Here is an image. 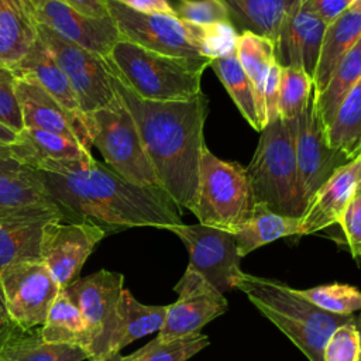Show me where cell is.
Segmentation results:
<instances>
[{
	"label": "cell",
	"instance_id": "cell-1",
	"mask_svg": "<svg viewBox=\"0 0 361 361\" xmlns=\"http://www.w3.org/2000/svg\"><path fill=\"white\" fill-rule=\"evenodd\" d=\"M65 221H90L106 234L182 224L180 207L159 186L137 185L96 161H41L32 168Z\"/></svg>",
	"mask_w": 361,
	"mask_h": 361
},
{
	"label": "cell",
	"instance_id": "cell-2",
	"mask_svg": "<svg viewBox=\"0 0 361 361\" xmlns=\"http://www.w3.org/2000/svg\"><path fill=\"white\" fill-rule=\"evenodd\" d=\"M114 87L131 113L159 186L183 209L192 212L203 149V127L209 99L200 92L188 100L154 102L137 96L114 72L107 58Z\"/></svg>",
	"mask_w": 361,
	"mask_h": 361
},
{
	"label": "cell",
	"instance_id": "cell-3",
	"mask_svg": "<svg viewBox=\"0 0 361 361\" xmlns=\"http://www.w3.org/2000/svg\"><path fill=\"white\" fill-rule=\"evenodd\" d=\"M269 319L309 361H324L323 350L331 333L341 324L355 322L353 314H334L307 300L300 290L279 281L243 272L235 286Z\"/></svg>",
	"mask_w": 361,
	"mask_h": 361
},
{
	"label": "cell",
	"instance_id": "cell-4",
	"mask_svg": "<svg viewBox=\"0 0 361 361\" xmlns=\"http://www.w3.org/2000/svg\"><path fill=\"white\" fill-rule=\"evenodd\" d=\"M118 78L141 99L188 100L202 92L203 71L212 58H179L118 39L107 56Z\"/></svg>",
	"mask_w": 361,
	"mask_h": 361
},
{
	"label": "cell",
	"instance_id": "cell-5",
	"mask_svg": "<svg viewBox=\"0 0 361 361\" xmlns=\"http://www.w3.org/2000/svg\"><path fill=\"white\" fill-rule=\"evenodd\" d=\"M245 171L254 204L261 203L278 214L302 219L306 204L298 180L290 120L278 118L262 128Z\"/></svg>",
	"mask_w": 361,
	"mask_h": 361
},
{
	"label": "cell",
	"instance_id": "cell-6",
	"mask_svg": "<svg viewBox=\"0 0 361 361\" xmlns=\"http://www.w3.org/2000/svg\"><path fill=\"white\" fill-rule=\"evenodd\" d=\"M254 199L245 168L217 158L206 147L192 213L200 224L234 233L252 213Z\"/></svg>",
	"mask_w": 361,
	"mask_h": 361
},
{
	"label": "cell",
	"instance_id": "cell-7",
	"mask_svg": "<svg viewBox=\"0 0 361 361\" xmlns=\"http://www.w3.org/2000/svg\"><path fill=\"white\" fill-rule=\"evenodd\" d=\"M83 124L92 147L110 169L133 183L159 186L137 124L120 96L111 106L83 114Z\"/></svg>",
	"mask_w": 361,
	"mask_h": 361
},
{
	"label": "cell",
	"instance_id": "cell-8",
	"mask_svg": "<svg viewBox=\"0 0 361 361\" xmlns=\"http://www.w3.org/2000/svg\"><path fill=\"white\" fill-rule=\"evenodd\" d=\"M104 3L117 25L120 39L169 56H206V25L188 23L161 13H140L114 0H104Z\"/></svg>",
	"mask_w": 361,
	"mask_h": 361
},
{
	"label": "cell",
	"instance_id": "cell-9",
	"mask_svg": "<svg viewBox=\"0 0 361 361\" xmlns=\"http://www.w3.org/2000/svg\"><path fill=\"white\" fill-rule=\"evenodd\" d=\"M124 276L120 272L100 269L78 278L65 292L78 306L89 333L87 361L102 360L114 354L118 330V303Z\"/></svg>",
	"mask_w": 361,
	"mask_h": 361
},
{
	"label": "cell",
	"instance_id": "cell-10",
	"mask_svg": "<svg viewBox=\"0 0 361 361\" xmlns=\"http://www.w3.org/2000/svg\"><path fill=\"white\" fill-rule=\"evenodd\" d=\"M37 31L66 75L83 114L118 100L107 58L59 37L48 27L37 25Z\"/></svg>",
	"mask_w": 361,
	"mask_h": 361
},
{
	"label": "cell",
	"instance_id": "cell-11",
	"mask_svg": "<svg viewBox=\"0 0 361 361\" xmlns=\"http://www.w3.org/2000/svg\"><path fill=\"white\" fill-rule=\"evenodd\" d=\"M62 289L41 261L10 265L0 272V296L10 323L21 330L41 327Z\"/></svg>",
	"mask_w": 361,
	"mask_h": 361
},
{
	"label": "cell",
	"instance_id": "cell-12",
	"mask_svg": "<svg viewBox=\"0 0 361 361\" xmlns=\"http://www.w3.org/2000/svg\"><path fill=\"white\" fill-rule=\"evenodd\" d=\"M176 234L189 251L186 268L199 272L219 292L235 286L241 257L237 251L235 237L231 231L204 224H178L168 228Z\"/></svg>",
	"mask_w": 361,
	"mask_h": 361
},
{
	"label": "cell",
	"instance_id": "cell-13",
	"mask_svg": "<svg viewBox=\"0 0 361 361\" xmlns=\"http://www.w3.org/2000/svg\"><path fill=\"white\" fill-rule=\"evenodd\" d=\"M292 121L298 180L302 199L307 207L314 193L331 175L351 159L327 144L324 128L317 117L313 94L306 109Z\"/></svg>",
	"mask_w": 361,
	"mask_h": 361
},
{
	"label": "cell",
	"instance_id": "cell-14",
	"mask_svg": "<svg viewBox=\"0 0 361 361\" xmlns=\"http://www.w3.org/2000/svg\"><path fill=\"white\" fill-rule=\"evenodd\" d=\"M104 237L106 231L90 221L52 220L42 235L41 262L65 289L79 278L83 264Z\"/></svg>",
	"mask_w": 361,
	"mask_h": 361
},
{
	"label": "cell",
	"instance_id": "cell-15",
	"mask_svg": "<svg viewBox=\"0 0 361 361\" xmlns=\"http://www.w3.org/2000/svg\"><path fill=\"white\" fill-rule=\"evenodd\" d=\"M178 300L166 306V316L158 331L159 340H173L200 333V329L223 314L228 303L221 292L199 272L186 268L173 286Z\"/></svg>",
	"mask_w": 361,
	"mask_h": 361
},
{
	"label": "cell",
	"instance_id": "cell-16",
	"mask_svg": "<svg viewBox=\"0 0 361 361\" xmlns=\"http://www.w3.org/2000/svg\"><path fill=\"white\" fill-rule=\"evenodd\" d=\"M37 25H44L59 37L107 58L120 39L111 17H86L63 0H27Z\"/></svg>",
	"mask_w": 361,
	"mask_h": 361
},
{
	"label": "cell",
	"instance_id": "cell-17",
	"mask_svg": "<svg viewBox=\"0 0 361 361\" xmlns=\"http://www.w3.org/2000/svg\"><path fill=\"white\" fill-rule=\"evenodd\" d=\"M62 213L55 203L34 204L0 216V272L14 264L41 261L45 227Z\"/></svg>",
	"mask_w": 361,
	"mask_h": 361
},
{
	"label": "cell",
	"instance_id": "cell-18",
	"mask_svg": "<svg viewBox=\"0 0 361 361\" xmlns=\"http://www.w3.org/2000/svg\"><path fill=\"white\" fill-rule=\"evenodd\" d=\"M327 25L307 7V0H295L285 14L275 42L279 66L298 65L313 79Z\"/></svg>",
	"mask_w": 361,
	"mask_h": 361
},
{
	"label": "cell",
	"instance_id": "cell-19",
	"mask_svg": "<svg viewBox=\"0 0 361 361\" xmlns=\"http://www.w3.org/2000/svg\"><path fill=\"white\" fill-rule=\"evenodd\" d=\"M16 72V71H14ZM16 93L24 128H37L65 135L92 149L83 118L73 117L31 75L16 72Z\"/></svg>",
	"mask_w": 361,
	"mask_h": 361
},
{
	"label": "cell",
	"instance_id": "cell-20",
	"mask_svg": "<svg viewBox=\"0 0 361 361\" xmlns=\"http://www.w3.org/2000/svg\"><path fill=\"white\" fill-rule=\"evenodd\" d=\"M361 154L337 169L310 199L300 219V235L338 224L360 179Z\"/></svg>",
	"mask_w": 361,
	"mask_h": 361
},
{
	"label": "cell",
	"instance_id": "cell-21",
	"mask_svg": "<svg viewBox=\"0 0 361 361\" xmlns=\"http://www.w3.org/2000/svg\"><path fill=\"white\" fill-rule=\"evenodd\" d=\"M361 38V0H357L338 18L327 25L312 79L313 96L327 85L333 71Z\"/></svg>",
	"mask_w": 361,
	"mask_h": 361
},
{
	"label": "cell",
	"instance_id": "cell-22",
	"mask_svg": "<svg viewBox=\"0 0 361 361\" xmlns=\"http://www.w3.org/2000/svg\"><path fill=\"white\" fill-rule=\"evenodd\" d=\"M10 148L13 157L31 169L47 159L87 161L93 158L90 149L79 141L37 128H23Z\"/></svg>",
	"mask_w": 361,
	"mask_h": 361
},
{
	"label": "cell",
	"instance_id": "cell-23",
	"mask_svg": "<svg viewBox=\"0 0 361 361\" xmlns=\"http://www.w3.org/2000/svg\"><path fill=\"white\" fill-rule=\"evenodd\" d=\"M38 37L27 0H0V63L17 68Z\"/></svg>",
	"mask_w": 361,
	"mask_h": 361
},
{
	"label": "cell",
	"instance_id": "cell-24",
	"mask_svg": "<svg viewBox=\"0 0 361 361\" xmlns=\"http://www.w3.org/2000/svg\"><path fill=\"white\" fill-rule=\"evenodd\" d=\"M227 10L228 21L240 34L252 32L268 38L274 47L285 14L295 0H219Z\"/></svg>",
	"mask_w": 361,
	"mask_h": 361
},
{
	"label": "cell",
	"instance_id": "cell-25",
	"mask_svg": "<svg viewBox=\"0 0 361 361\" xmlns=\"http://www.w3.org/2000/svg\"><path fill=\"white\" fill-rule=\"evenodd\" d=\"M14 71L31 75L54 99L62 104L66 111L76 118H83V113L80 111L78 99L66 75L39 37H37L31 49L23 58L18 66L14 68Z\"/></svg>",
	"mask_w": 361,
	"mask_h": 361
},
{
	"label": "cell",
	"instance_id": "cell-26",
	"mask_svg": "<svg viewBox=\"0 0 361 361\" xmlns=\"http://www.w3.org/2000/svg\"><path fill=\"white\" fill-rule=\"evenodd\" d=\"M87 353L75 345L47 343L34 330H21L10 326L0 341V361H85Z\"/></svg>",
	"mask_w": 361,
	"mask_h": 361
},
{
	"label": "cell",
	"instance_id": "cell-27",
	"mask_svg": "<svg viewBox=\"0 0 361 361\" xmlns=\"http://www.w3.org/2000/svg\"><path fill=\"white\" fill-rule=\"evenodd\" d=\"M240 257L282 237L300 235V219L288 217L255 203L251 216L233 233Z\"/></svg>",
	"mask_w": 361,
	"mask_h": 361
},
{
	"label": "cell",
	"instance_id": "cell-28",
	"mask_svg": "<svg viewBox=\"0 0 361 361\" xmlns=\"http://www.w3.org/2000/svg\"><path fill=\"white\" fill-rule=\"evenodd\" d=\"M41 337L51 344H68L89 350V333L78 306L62 289L52 302L44 323L39 327ZM89 360V358H87Z\"/></svg>",
	"mask_w": 361,
	"mask_h": 361
},
{
	"label": "cell",
	"instance_id": "cell-29",
	"mask_svg": "<svg viewBox=\"0 0 361 361\" xmlns=\"http://www.w3.org/2000/svg\"><path fill=\"white\" fill-rule=\"evenodd\" d=\"M235 52L240 65L252 85L258 117L264 128L267 126L264 89L269 68L275 61L274 44L268 38L255 35L252 32H243L237 38Z\"/></svg>",
	"mask_w": 361,
	"mask_h": 361
},
{
	"label": "cell",
	"instance_id": "cell-30",
	"mask_svg": "<svg viewBox=\"0 0 361 361\" xmlns=\"http://www.w3.org/2000/svg\"><path fill=\"white\" fill-rule=\"evenodd\" d=\"M168 305H144L128 289H123L118 303V330L114 353H120L130 343L159 331L165 322Z\"/></svg>",
	"mask_w": 361,
	"mask_h": 361
},
{
	"label": "cell",
	"instance_id": "cell-31",
	"mask_svg": "<svg viewBox=\"0 0 361 361\" xmlns=\"http://www.w3.org/2000/svg\"><path fill=\"white\" fill-rule=\"evenodd\" d=\"M361 79V38L345 54L333 71L324 89L313 96V104L317 117L326 131L330 126L338 106Z\"/></svg>",
	"mask_w": 361,
	"mask_h": 361
},
{
	"label": "cell",
	"instance_id": "cell-32",
	"mask_svg": "<svg viewBox=\"0 0 361 361\" xmlns=\"http://www.w3.org/2000/svg\"><path fill=\"white\" fill-rule=\"evenodd\" d=\"M324 134L327 144L350 159L361 154V79L341 102Z\"/></svg>",
	"mask_w": 361,
	"mask_h": 361
},
{
	"label": "cell",
	"instance_id": "cell-33",
	"mask_svg": "<svg viewBox=\"0 0 361 361\" xmlns=\"http://www.w3.org/2000/svg\"><path fill=\"white\" fill-rule=\"evenodd\" d=\"M210 68L214 71L216 76L228 92L241 116L254 130L261 133L262 124L257 111L254 89L247 73L238 62L237 52L234 51L228 55L213 58L210 62Z\"/></svg>",
	"mask_w": 361,
	"mask_h": 361
},
{
	"label": "cell",
	"instance_id": "cell-34",
	"mask_svg": "<svg viewBox=\"0 0 361 361\" xmlns=\"http://www.w3.org/2000/svg\"><path fill=\"white\" fill-rule=\"evenodd\" d=\"M42 203L54 202L34 169L0 175V216Z\"/></svg>",
	"mask_w": 361,
	"mask_h": 361
},
{
	"label": "cell",
	"instance_id": "cell-35",
	"mask_svg": "<svg viewBox=\"0 0 361 361\" xmlns=\"http://www.w3.org/2000/svg\"><path fill=\"white\" fill-rule=\"evenodd\" d=\"M207 345L209 337L202 333L173 340H159L155 337L137 351L123 355L121 361H188Z\"/></svg>",
	"mask_w": 361,
	"mask_h": 361
},
{
	"label": "cell",
	"instance_id": "cell-36",
	"mask_svg": "<svg viewBox=\"0 0 361 361\" xmlns=\"http://www.w3.org/2000/svg\"><path fill=\"white\" fill-rule=\"evenodd\" d=\"M313 94L312 78L302 66H281L278 111L282 120L296 118Z\"/></svg>",
	"mask_w": 361,
	"mask_h": 361
},
{
	"label": "cell",
	"instance_id": "cell-37",
	"mask_svg": "<svg viewBox=\"0 0 361 361\" xmlns=\"http://www.w3.org/2000/svg\"><path fill=\"white\" fill-rule=\"evenodd\" d=\"M300 293L324 312L334 314H353L361 310V290L345 283L320 285Z\"/></svg>",
	"mask_w": 361,
	"mask_h": 361
},
{
	"label": "cell",
	"instance_id": "cell-38",
	"mask_svg": "<svg viewBox=\"0 0 361 361\" xmlns=\"http://www.w3.org/2000/svg\"><path fill=\"white\" fill-rule=\"evenodd\" d=\"M173 16L179 20L199 24H226L228 14L219 0H169Z\"/></svg>",
	"mask_w": 361,
	"mask_h": 361
},
{
	"label": "cell",
	"instance_id": "cell-39",
	"mask_svg": "<svg viewBox=\"0 0 361 361\" xmlns=\"http://www.w3.org/2000/svg\"><path fill=\"white\" fill-rule=\"evenodd\" d=\"M357 322L338 326L329 337L324 350V361H358L361 357V337Z\"/></svg>",
	"mask_w": 361,
	"mask_h": 361
},
{
	"label": "cell",
	"instance_id": "cell-40",
	"mask_svg": "<svg viewBox=\"0 0 361 361\" xmlns=\"http://www.w3.org/2000/svg\"><path fill=\"white\" fill-rule=\"evenodd\" d=\"M14 69L0 63V123L17 134L24 128L20 103L16 93Z\"/></svg>",
	"mask_w": 361,
	"mask_h": 361
},
{
	"label": "cell",
	"instance_id": "cell-41",
	"mask_svg": "<svg viewBox=\"0 0 361 361\" xmlns=\"http://www.w3.org/2000/svg\"><path fill=\"white\" fill-rule=\"evenodd\" d=\"M338 224L353 257L361 255V183H358Z\"/></svg>",
	"mask_w": 361,
	"mask_h": 361
},
{
	"label": "cell",
	"instance_id": "cell-42",
	"mask_svg": "<svg viewBox=\"0 0 361 361\" xmlns=\"http://www.w3.org/2000/svg\"><path fill=\"white\" fill-rule=\"evenodd\" d=\"M279 79H281V66L276 63V61H274L271 68H269L268 78H267V82H265V89H264V103H265L267 124L281 118L279 117V111H278Z\"/></svg>",
	"mask_w": 361,
	"mask_h": 361
},
{
	"label": "cell",
	"instance_id": "cell-43",
	"mask_svg": "<svg viewBox=\"0 0 361 361\" xmlns=\"http://www.w3.org/2000/svg\"><path fill=\"white\" fill-rule=\"evenodd\" d=\"M353 4L351 0H307V7L326 25L331 24Z\"/></svg>",
	"mask_w": 361,
	"mask_h": 361
},
{
	"label": "cell",
	"instance_id": "cell-44",
	"mask_svg": "<svg viewBox=\"0 0 361 361\" xmlns=\"http://www.w3.org/2000/svg\"><path fill=\"white\" fill-rule=\"evenodd\" d=\"M114 1L121 3L126 7L140 13H148V14L161 13V14H168L175 17L171 8L169 0H114Z\"/></svg>",
	"mask_w": 361,
	"mask_h": 361
},
{
	"label": "cell",
	"instance_id": "cell-45",
	"mask_svg": "<svg viewBox=\"0 0 361 361\" xmlns=\"http://www.w3.org/2000/svg\"><path fill=\"white\" fill-rule=\"evenodd\" d=\"M63 1L86 17H93V18L110 17L104 0H63Z\"/></svg>",
	"mask_w": 361,
	"mask_h": 361
},
{
	"label": "cell",
	"instance_id": "cell-46",
	"mask_svg": "<svg viewBox=\"0 0 361 361\" xmlns=\"http://www.w3.org/2000/svg\"><path fill=\"white\" fill-rule=\"evenodd\" d=\"M24 169H28V166L23 165L16 158H13V157H1L0 155V175L13 173V172L24 171Z\"/></svg>",
	"mask_w": 361,
	"mask_h": 361
},
{
	"label": "cell",
	"instance_id": "cell-47",
	"mask_svg": "<svg viewBox=\"0 0 361 361\" xmlns=\"http://www.w3.org/2000/svg\"><path fill=\"white\" fill-rule=\"evenodd\" d=\"M17 138H18V134L16 131H13L11 128H8L0 123V142L1 144L11 147L17 141Z\"/></svg>",
	"mask_w": 361,
	"mask_h": 361
},
{
	"label": "cell",
	"instance_id": "cell-48",
	"mask_svg": "<svg viewBox=\"0 0 361 361\" xmlns=\"http://www.w3.org/2000/svg\"><path fill=\"white\" fill-rule=\"evenodd\" d=\"M10 326H11V323L7 319V314L4 312H0V341L4 337V334L7 333V330L10 329Z\"/></svg>",
	"mask_w": 361,
	"mask_h": 361
},
{
	"label": "cell",
	"instance_id": "cell-49",
	"mask_svg": "<svg viewBox=\"0 0 361 361\" xmlns=\"http://www.w3.org/2000/svg\"><path fill=\"white\" fill-rule=\"evenodd\" d=\"M121 358H123V355L120 353H114L111 355H107L102 360H94V361H121Z\"/></svg>",
	"mask_w": 361,
	"mask_h": 361
},
{
	"label": "cell",
	"instance_id": "cell-50",
	"mask_svg": "<svg viewBox=\"0 0 361 361\" xmlns=\"http://www.w3.org/2000/svg\"><path fill=\"white\" fill-rule=\"evenodd\" d=\"M0 155H1V157H13V154H11V148L0 142ZM13 158H14V157H13Z\"/></svg>",
	"mask_w": 361,
	"mask_h": 361
},
{
	"label": "cell",
	"instance_id": "cell-51",
	"mask_svg": "<svg viewBox=\"0 0 361 361\" xmlns=\"http://www.w3.org/2000/svg\"><path fill=\"white\" fill-rule=\"evenodd\" d=\"M357 329H358V333H360V337H361V316H360V319L357 322Z\"/></svg>",
	"mask_w": 361,
	"mask_h": 361
},
{
	"label": "cell",
	"instance_id": "cell-52",
	"mask_svg": "<svg viewBox=\"0 0 361 361\" xmlns=\"http://www.w3.org/2000/svg\"><path fill=\"white\" fill-rule=\"evenodd\" d=\"M0 312H4V307H3V302H1V296H0ZM6 313V312H4Z\"/></svg>",
	"mask_w": 361,
	"mask_h": 361
},
{
	"label": "cell",
	"instance_id": "cell-53",
	"mask_svg": "<svg viewBox=\"0 0 361 361\" xmlns=\"http://www.w3.org/2000/svg\"><path fill=\"white\" fill-rule=\"evenodd\" d=\"M358 183H361V169H360V179H358Z\"/></svg>",
	"mask_w": 361,
	"mask_h": 361
},
{
	"label": "cell",
	"instance_id": "cell-54",
	"mask_svg": "<svg viewBox=\"0 0 361 361\" xmlns=\"http://www.w3.org/2000/svg\"><path fill=\"white\" fill-rule=\"evenodd\" d=\"M358 361H361V357H360V360H358Z\"/></svg>",
	"mask_w": 361,
	"mask_h": 361
}]
</instances>
